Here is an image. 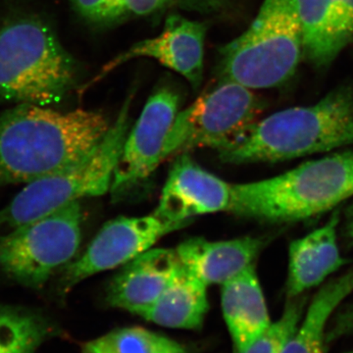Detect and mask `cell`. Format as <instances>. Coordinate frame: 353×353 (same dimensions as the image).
Masks as SVG:
<instances>
[{"instance_id":"6da1fadb","label":"cell","mask_w":353,"mask_h":353,"mask_svg":"<svg viewBox=\"0 0 353 353\" xmlns=\"http://www.w3.org/2000/svg\"><path fill=\"white\" fill-rule=\"evenodd\" d=\"M110 126L101 112H59L20 103L0 116V187L29 183L74 166Z\"/></svg>"},{"instance_id":"7a4b0ae2","label":"cell","mask_w":353,"mask_h":353,"mask_svg":"<svg viewBox=\"0 0 353 353\" xmlns=\"http://www.w3.org/2000/svg\"><path fill=\"white\" fill-rule=\"evenodd\" d=\"M353 145V88H334L315 104L284 109L257 121L225 163H276Z\"/></svg>"},{"instance_id":"3957f363","label":"cell","mask_w":353,"mask_h":353,"mask_svg":"<svg viewBox=\"0 0 353 353\" xmlns=\"http://www.w3.org/2000/svg\"><path fill=\"white\" fill-rule=\"evenodd\" d=\"M353 197V150L304 162L281 175L233 185L229 212L276 224L333 211Z\"/></svg>"},{"instance_id":"277c9868","label":"cell","mask_w":353,"mask_h":353,"mask_svg":"<svg viewBox=\"0 0 353 353\" xmlns=\"http://www.w3.org/2000/svg\"><path fill=\"white\" fill-rule=\"evenodd\" d=\"M78 67L50 25L34 15L0 25V99L48 106L75 87Z\"/></svg>"},{"instance_id":"5b68a950","label":"cell","mask_w":353,"mask_h":353,"mask_svg":"<svg viewBox=\"0 0 353 353\" xmlns=\"http://www.w3.org/2000/svg\"><path fill=\"white\" fill-rule=\"evenodd\" d=\"M303 57V31L296 0H263L245 32L220 50V81L252 90L282 87Z\"/></svg>"},{"instance_id":"8992f818","label":"cell","mask_w":353,"mask_h":353,"mask_svg":"<svg viewBox=\"0 0 353 353\" xmlns=\"http://www.w3.org/2000/svg\"><path fill=\"white\" fill-rule=\"evenodd\" d=\"M132 97L125 101L108 134L88 157L68 169L27 183L0 210V227L15 229L83 197L99 196L110 190L129 132Z\"/></svg>"},{"instance_id":"52a82bcc","label":"cell","mask_w":353,"mask_h":353,"mask_svg":"<svg viewBox=\"0 0 353 353\" xmlns=\"http://www.w3.org/2000/svg\"><path fill=\"white\" fill-rule=\"evenodd\" d=\"M82 209L74 201L0 234V270L30 289H43L75 257L82 240Z\"/></svg>"},{"instance_id":"ba28073f","label":"cell","mask_w":353,"mask_h":353,"mask_svg":"<svg viewBox=\"0 0 353 353\" xmlns=\"http://www.w3.org/2000/svg\"><path fill=\"white\" fill-rule=\"evenodd\" d=\"M261 111V101L252 88L220 81L176 114L165 141L163 160L196 148L229 150L252 129Z\"/></svg>"},{"instance_id":"9c48e42d","label":"cell","mask_w":353,"mask_h":353,"mask_svg":"<svg viewBox=\"0 0 353 353\" xmlns=\"http://www.w3.org/2000/svg\"><path fill=\"white\" fill-rule=\"evenodd\" d=\"M188 224H174L154 213L143 217H118L108 221L90 241L85 252L64 268L61 292L101 272L124 266L150 250L160 239Z\"/></svg>"},{"instance_id":"30bf717a","label":"cell","mask_w":353,"mask_h":353,"mask_svg":"<svg viewBox=\"0 0 353 353\" xmlns=\"http://www.w3.org/2000/svg\"><path fill=\"white\" fill-rule=\"evenodd\" d=\"M180 97L173 88L162 87L146 101L138 121L128 132L116 165L110 192L124 194L146 180L164 161L165 141L179 110Z\"/></svg>"},{"instance_id":"8fae6325","label":"cell","mask_w":353,"mask_h":353,"mask_svg":"<svg viewBox=\"0 0 353 353\" xmlns=\"http://www.w3.org/2000/svg\"><path fill=\"white\" fill-rule=\"evenodd\" d=\"M205 36L206 27L203 23L173 14L167 18L159 36L132 44L129 50L114 57L102 67L92 83L102 80L130 60L146 57L157 60L158 63L180 74L197 90L203 79Z\"/></svg>"},{"instance_id":"7c38bea8","label":"cell","mask_w":353,"mask_h":353,"mask_svg":"<svg viewBox=\"0 0 353 353\" xmlns=\"http://www.w3.org/2000/svg\"><path fill=\"white\" fill-rule=\"evenodd\" d=\"M233 183L202 168L187 154L178 155L162 190L154 214L174 224H189L194 216L228 211Z\"/></svg>"},{"instance_id":"4fadbf2b","label":"cell","mask_w":353,"mask_h":353,"mask_svg":"<svg viewBox=\"0 0 353 353\" xmlns=\"http://www.w3.org/2000/svg\"><path fill=\"white\" fill-rule=\"evenodd\" d=\"M179 265L176 250H146L125 264L111 281L108 303L143 317L170 284Z\"/></svg>"},{"instance_id":"5bb4252c","label":"cell","mask_w":353,"mask_h":353,"mask_svg":"<svg viewBox=\"0 0 353 353\" xmlns=\"http://www.w3.org/2000/svg\"><path fill=\"white\" fill-rule=\"evenodd\" d=\"M341 223V209H334L322 227L290 243L287 299L303 296L306 290L324 284L329 276L347 264L339 248Z\"/></svg>"},{"instance_id":"9a60e30c","label":"cell","mask_w":353,"mask_h":353,"mask_svg":"<svg viewBox=\"0 0 353 353\" xmlns=\"http://www.w3.org/2000/svg\"><path fill=\"white\" fill-rule=\"evenodd\" d=\"M265 245L264 239L253 236L221 241L192 238L176 253L180 263L208 287L222 285L253 266Z\"/></svg>"},{"instance_id":"2e32d148","label":"cell","mask_w":353,"mask_h":353,"mask_svg":"<svg viewBox=\"0 0 353 353\" xmlns=\"http://www.w3.org/2000/svg\"><path fill=\"white\" fill-rule=\"evenodd\" d=\"M221 304L234 352L243 353L271 324L254 265L222 285Z\"/></svg>"},{"instance_id":"e0dca14e","label":"cell","mask_w":353,"mask_h":353,"mask_svg":"<svg viewBox=\"0 0 353 353\" xmlns=\"http://www.w3.org/2000/svg\"><path fill=\"white\" fill-rule=\"evenodd\" d=\"M208 285L182 264L175 276L143 318L173 329H199L208 310Z\"/></svg>"},{"instance_id":"ac0fdd59","label":"cell","mask_w":353,"mask_h":353,"mask_svg":"<svg viewBox=\"0 0 353 353\" xmlns=\"http://www.w3.org/2000/svg\"><path fill=\"white\" fill-rule=\"evenodd\" d=\"M303 31V57L327 68L347 48L336 0H296Z\"/></svg>"},{"instance_id":"d6986e66","label":"cell","mask_w":353,"mask_h":353,"mask_svg":"<svg viewBox=\"0 0 353 353\" xmlns=\"http://www.w3.org/2000/svg\"><path fill=\"white\" fill-rule=\"evenodd\" d=\"M353 292V267L323 284L305 309L299 327L285 343L282 353H324L330 317Z\"/></svg>"},{"instance_id":"ffe728a7","label":"cell","mask_w":353,"mask_h":353,"mask_svg":"<svg viewBox=\"0 0 353 353\" xmlns=\"http://www.w3.org/2000/svg\"><path fill=\"white\" fill-rule=\"evenodd\" d=\"M54 334V325L46 316L0 306V353H34Z\"/></svg>"},{"instance_id":"44dd1931","label":"cell","mask_w":353,"mask_h":353,"mask_svg":"<svg viewBox=\"0 0 353 353\" xmlns=\"http://www.w3.org/2000/svg\"><path fill=\"white\" fill-rule=\"evenodd\" d=\"M82 353H190L185 345L141 327L115 330L88 341Z\"/></svg>"},{"instance_id":"7402d4cb","label":"cell","mask_w":353,"mask_h":353,"mask_svg":"<svg viewBox=\"0 0 353 353\" xmlns=\"http://www.w3.org/2000/svg\"><path fill=\"white\" fill-rule=\"evenodd\" d=\"M307 307V297L288 299L283 314L271 323L243 353H282L285 343L296 332Z\"/></svg>"},{"instance_id":"603a6c76","label":"cell","mask_w":353,"mask_h":353,"mask_svg":"<svg viewBox=\"0 0 353 353\" xmlns=\"http://www.w3.org/2000/svg\"><path fill=\"white\" fill-rule=\"evenodd\" d=\"M78 15L97 25L112 24L130 15L127 0H71Z\"/></svg>"},{"instance_id":"cb8c5ba5","label":"cell","mask_w":353,"mask_h":353,"mask_svg":"<svg viewBox=\"0 0 353 353\" xmlns=\"http://www.w3.org/2000/svg\"><path fill=\"white\" fill-rule=\"evenodd\" d=\"M130 15L146 16L170 7L211 11L219 8L223 0H127Z\"/></svg>"},{"instance_id":"d4e9b609","label":"cell","mask_w":353,"mask_h":353,"mask_svg":"<svg viewBox=\"0 0 353 353\" xmlns=\"http://www.w3.org/2000/svg\"><path fill=\"white\" fill-rule=\"evenodd\" d=\"M347 46L353 43V0H336Z\"/></svg>"},{"instance_id":"484cf974","label":"cell","mask_w":353,"mask_h":353,"mask_svg":"<svg viewBox=\"0 0 353 353\" xmlns=\"http://www.w3.org/2000/svg\"><path fill=\"white\" fill-rule=\"evenodd\" d=\"M353 331V307L347 310V312L343 313L341 316L339 321L336 322L334 328L332 329L331 333L328 332L326 334V341L329 343L330 341L336 340L340 338L345 334L350 333Z\"/></svg>"},{"instance_id":"4316f807","label":"cell","mask_w":353,"mask_h":353,"mask_svg":"<svg viewBox=\"0 0 353 353\" xmlns=\"http://www.w3.org/2000/svg\"><path fill=\"white\" fill-rule=\"evenodd\" d=\"M341 233L347 243L353 245V199L341 213Z\"/></svg>"},{"instance_id":"83f0119b","label":"cell","mask_w":353,"mask_h":353,"mask_svg":"<svg viewBox=\"0 0 353 353\" xmlns=\"http://www.w3.org/2000/svg\"><path fill=\"white\" fill-rule=\"evenodd\" d=\"M350 353H353V352H350Z\"/></svg>"}]
</instances>
